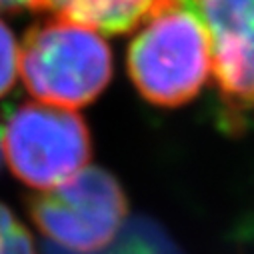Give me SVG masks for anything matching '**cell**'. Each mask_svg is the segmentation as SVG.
I'll list each match as a JSON object with an SVG mask.
<instances>
[{
    "label": "cell",
    "mask_w": 254,
    "mask_h": 254,
    "mask_svg": "<svg viewBox=\"0 0 254 254\" xmlns=\"http://www.w3.org/2000/svg\"><path fill=\"white\" fill-rule=\"evenodd\" d=\"M162 2V0H36L34 10H46L96 32H128Z\"/></svg>",
    "instance_id": "6"
},
{
    "label": "cell",
    "mask_w": 254,
    "mask_h": 254,
    "mask_svg": "<svg viewBox=\"0 0 254 254\" xmlns=\"http://www.w3.org/2000/svg\"><path fill=\"white\" fill-rule=\"evenodd\" d=\"M208 30L212 72L232 108L254 106V0H188Z\"/></svg>",
    "instance_id": "5"
},
{
    "label": "cell",
    "mask_w": 254,
    "mask_h": 254,
    "mask_svg": "<svg viewBox=\"0 0 254 254\" xmlns=\"http://www.w3.org/2000/svg\"><path fill=\"white\" fill-rule=\"evenodd\" d=\"M30 216L42 236L68 254L108 248L128 218V200L118 180L96 166L30 200Z\"/></svg>",
    "instance_id": "3"
},
{
    "label": "cell",
    "mask_w": 254,
    "mask_h": 254,
    "mask_svg": "<svg viewBox=\"0 0 254 254\" xmlns=\"http://www.w3.org/2000/svg\"><path fill=\"white\" fill-rule=\"evenodd\" d=\"M36 0H0V10H18V8H34Z\"/></svg>",
    "instance_id": "9"
},
{
    "label": "cell",
    "mask_w": 254,
    "mask_h": 254,
    "mask_svg": "<svg viewBox=\"0 0 254 254\" xmlns=\"http://www.w3.org/2000/svg\"><path fill=\"white\" fill-rule=\"evenodd\" d=\"M0 254H38L32 234L0 202Z\"/></svg>",
    "instance_id": "7"
},
{
    "label": "cell",
    "mask_w": 254,
    "mask_h": 254,
    "mask_svg": "<svg viewBox=\"0 0 254 254\" xmlns=\"http://www.w3.org/2000/svg\"><path fill=\"white\" fill-rule=\"evenodd\" d=\"M20 74V46L10 28L0 20V96H4Z\"/></svg>",
    "instance_id": "8"
},
{
    "label": "cell",
    "mask_w": 254,
    "mask_h": 254,
    "mask_svg": "<svg viewBox=\"0 0 254 254\" xmlns=\"http://www.w3.org/2000/svg\"><path fill=\"white\" fill-rule=\"evenodd\" d=\"M4 160V152H2V124H0V164Z\"/></svg>",
    "instance_id": "10"
},
{
    "label": "cell",
    "mask_w": 254,
    "mask_h": 254,
    "mask_svg": "<svg viewBox=\"0 0 254 254\" xmlns=\"http://www.w3.org/2000/svg\"><path fill=\"white\" fill-rule=\"evenodd\" d=\"M2 152L18 180L44 192L88 166L90 134L74 110L30 102L2 124Z\"/></svg>",
    "instance_id": "4"
},
{
    "label": "cell",
    "mask_w": 254,
    "mask_h": 254,
    "mask_svg": "<svg viewBox=\"0 0 254 254\" xmlns=\"http://www.w3.org/2000/svg\"><path fill=\"white\" fill-rule=\"evenodd\" d=\"M20 76L40 102L72 110L92 102L106 88L112 54L100 32L52 16L26 32Z\"/></svg>",
    "instance_id": "2"
},
{
    "label": "cell",
    "mask_w": 254,
    "mask_h": 254,
    "mask_svg": "<svg viewBox=\"0 0 254 254\" xmlns=\"http://www.w3.org/2000/svg\"><path fill=\"white\" fill-rule=\"evenodd\" d=\"M212 72L206 26L188 0H162L144 18L128 48V74L152 104L178 106L194 98Z\"/></svg>",
    "instance_id": "1"
}]
</instances>
